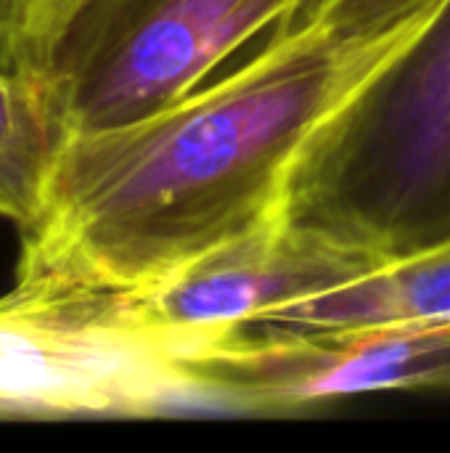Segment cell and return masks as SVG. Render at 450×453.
<instances>
[{"label":"cell","mask_w":450,"mask_h":453,"mask_svg":"<svg viewBox=\"0 0 450 453\" xmlns=\"http://www.w3.org/2000/svg\"><path fill=\"white\" fill-rule=\"evenodd\" d=\"M408 29L342 45L281 24L220 82L143 119L66 135L40 212L19 228L13 284L141 289L278 223L313 127Z\"/></svg>","instance_id":"6da1fadb"},{"label":"cell","mask_w":450,"mask_h":453,"mask_svg":"<svg viewBox=\"0 0 450 453\" xmlns=\"http://www.w3.org/2000/svg\"><path fill=\"white\" fill-rule=\"evenodd\" d=\"M278 220L385 265L450 244V0L313 127Z\"/></svg>","instance_id":"7a4b0ae2"},{"label":"cell","mask_w":450,"mask_h":453,"mask_svg":"<svg viewBox=\"0 0 450 453\" xmlns=\"http://www.w3.org/2000/svg\"><path fill=\"white\" fill-rule=\"evenodd\" d=\"M305 0H42L5 61L42 93L64 135L172 106L239 45Z\"/></svg>","instance_id":"3957f363"},{"label":"cell","mask_w":450,"mask_h":453,"mask_svg":"<svg viewBox=\"0 0 450 453\" xmlns=\"http://www.w3.org/2000/svg\"><path fill=\"white\" fill-rule=\"evenodd\" d=\"M191 403L175 353L119 289L13 284L0 297V414L146 417Z\"/></svg>","instance_id":"277c9868"},{"label":"cell","mask_w":450,"mask_h":453,"mask_svg":"<svg viewBox=\"0 0 450 453\" xmlns=\"http://www.w3.org/2000/svg\"><path fill=\"white\" fill-rule=\"evenodd\" d=\"M194 403L292 411L377 390L450 388V319L241 332L175 358Z\"/></svg>","instance_id":"5b68a950"},{"label":"cell","mask_w":450,"mask_h":453,"mask_svg":"<svg viewBox=\"0 0 450 453\" xmlns=\"http://www.w3.org/2000/svg\"><path fill=\"white\" fill-rule=\"evenodd\" d=\"M382 265L278 220L196 257L151 287L119 292L138 324L178 358Z\"/></svg>","instance_id":"8992f818"},{"label":"cell","mask_w":450,"mask_h":453,"mask_svg":"<svg viewBox=\"0 0 450 453\" xmlns=\"http://www.w3.org/2000/svg\"><path fill=\"white\" fill-rule=\"evenodd\" d=\"M424 319H450V244L387 263L345 287L310 295L233 334L316 332Z\"/></svg>","instance_id":"52a82bcc"},{"label":"cell","mask_w":450,"mask_h":453,"mask_svg":"<svg viewBox=\"0 0 450 453\" xmlns=\"http://www.w3.org/2000/svg\"><path fill=\"white\" fill-rule=\"evenodd\" d=\"M64 138L37 85L0 61V220H34Z\"/></svg>","instance_id":"ba28073f"},{"label":"cell","mask_w":450,"mask_h":453,"mask_svg":"<svg viewBox=\"0 0 450 453\" xmlns=\"http://www.w3.org/2000/svg\"><path fill=\"white\" fill-rule=\"evenodd\" d=\"M438 3L440 0H305L302 16L294 13L284 24L342 45H369L408 29Z\"/></svg>","instance_id":"9c48e42d"},{"label":"cell","mask_w":450,"mask_h":453,"mask_svg":"<svg viewBox=\"0 0 450 453\" xmlns=\"http://www.w3.org/2000/svg\"><path fill=\"white\" fill-rule=\"evenodd\" d=\"M42 0H0V61H8L29 32Z\"/></svg>","instance_id":"30bf717a"}]
</instances>
